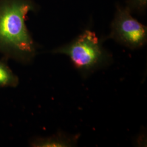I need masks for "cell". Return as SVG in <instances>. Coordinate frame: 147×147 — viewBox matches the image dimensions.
Listing matches in <instances>:
<instances>
[{
	"mask_svg": "<svg viewBox=\"0 0 147 147\" xmlns=\"http://www.w3.org/2000/svg\"><path fill=\"white\" fill-rule=\"evenodd\" d=\"M125 7L131 13L141 14L147 9V0H127Z\"/></svg>",
	"mask_w": 147,
	"mask_h": 147,
	"instance_id": "obj_6",
	"label": "cell"
},
{
	"mask_svg": "<svg viewBox=\"0 0 147 147\" xmlns=\"http://www.w3.org/2000/svg\"><path fill=\"white\" fill-rule=\"evenodd\" d=\"M8 60L0 59V88L16 87L19 84V79L7 64Z\"/></svg>",
	"mask_w": 147,
	"mask_h": 147,
	"instance_id": "obj_5",
	"label": "cell"
},
{
	"mask_svg": "<svg viewBox=\"0 0 147 147\" xmlns=\"http://www.w3.org/2000/svg\"><path fill=\"white\" fill-rule=\"evenodd\" d=\"M53 53L69 56L75 67L89 70L99 65L105 58L106 53L94 32L86 30L72 42L53 50Z\"/></svg>",
	"mask_w": 147,
	"mask_h": 147,
	"instance_id": "obj_2",
	"label": "cell"
},
{
	"mask_svg": "<svg viewBox=\"0 0 147 147\" xmlns=\"http://www.w3.org/2000/svg\"><path fill=\"white\" fill-rule=\"evenodd\" d=\"M109 38L128 48L137 49L147 42V27L132 17L126 7L118 5Z\"/></svg>",
	"mask_w": 147,
	"mask_h": 147,
	"instance_id": "obj_3",
	"label": "cell"
},
{
	"mask_svg": "<svg viewBox=\"0 0 147 147\" xmlns=\"http://www.w3.org/2000/svg\"><path fill=\"white\" fill-rule=\"evenodd\" d=\"M34 0H0V54L18 63H31L37 48L26 24L27 15L37 11Z\"/></svg>",
	"mask_w": 147,
	"mask_h": 147,
	"instance_id": "obj_1",
	"label": "cell"
},
{
	"mask_svg": "<svg viewBox=\"0 0 147 147\" xmlns=\"http://www.w3.org/2000/svg\"><path fill=\"white\" fill-rule=\"evenodd\" d=\"M74 141L75 139L58 134L53 136L36 138L31 141L30 146L34 147H70Z\"/></svg>",
	"mask_w": 147,
	"mask_h": 147,
	"instance_id": "obj_4",
	"label": "cell"
}]
</instances>
